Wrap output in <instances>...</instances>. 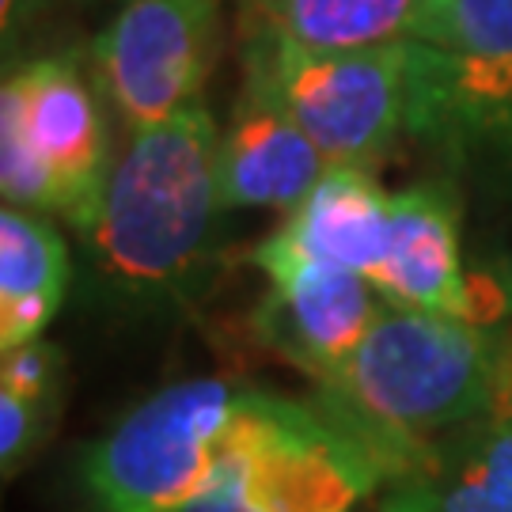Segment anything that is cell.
<instances>
[{
	"instance_id": "6da1fadb",
	"label": "cell",
	"mask_w": 512,
	"mask_h": 512,
	"mask_svg": "<svg viewBox=\"0 0 512 512\" xmlns=\"http://www.w3.org/2000/svg\"><path fill=\"white\" fill-rule=\"evenodd\" d=\"M220 129L205 107L133 129L110 167L99 213L80 232L95 289L133 311L183 308L217 262Z\"/></svg>"
},
{
	"instance_id": "7a4b0ae2",
	"label": "cell",
	"mask_w": 512,
	"mask_h": 512,
	"mask_svg": "<svg viewBox=\"0 0 512 512\" xmlns=\"http://www.w3.org/2000/svg\"><path fill=\"white\" fill-rule=\"evenodd\" d=\"M505 334L414 308H387L315 406L365 448L384 482L440 433L501 410Z\"/></svg>"
},
{
	"instance_id": "3957f363",
	"label": "cell",
	"mask_w": 512,
	"mask_h": 512,
	"mask_svg": "<svg viewBox=\"0 0 512 512\" xmlns=\"http://www.w3.org/2000/svg\"><path fill=\"white\" fill-rule=\"evenodd\" d=\"M403 50V133L452 164L512 167V0H421Z\"/></svg>"
},
{
	"instance_id": "277c9868",
	"label": "cell",
	"mask_w": 512,
	"mask_h": 512,
	"mask_svg": "<svg viewBox=\"0 0 512 512\" xmlns=\"http://www.w3.org/2000/svg\"><path fill=\"white\" fill-rule=\"evenodd\" d=\"M103 88L73 54L8 65L0 88V190L31 213L88 232L110 179Z\"/></svg>"
},
{
	"instance_id": "5b68a950",
	"label": "cell",
	"mask_w": 512,
	"mask_h": 512,
	"mask_svg": "<svg viewBox=\"0 0 512 512\" xmlns=\"http://www.w3.org/2000/svg\"><path fill=\"white\" fill-rule=\"evenodd\" d=\"M380 486L372 456L315 403L247 387L217 475L183 512H349Z\"/></svg>"
},
{
	"instance_id": "8992f818",
	"label": "cell",
	"mask_w": 512,
	"mask_h": 512,
	"mask_svg": "<svg viewBox=\"0 0 512 512\" xmlns=\"http://www.w3.org/2000/svg\"><path fill=\"white\" fill-rule=\"evenodd\" d=\"M247 387L194 376L160 387L84 452L99 512H183L205 494Z\"/></svg>"
},
{
	"instance_id": "52a82bcc",
	"label": "cell",
	"mask_w": 512,
	"mask_h": 512,
	"mask_svg": "<svg viewBox=\"0 0 512 512\" xmlns=\"http://www.w3.org/2000/svg\"><path fill=\"white\" fill-rule=\"evenodd\" d=\"M243 92L262 95L311 137L330 167H372L406 126L403 42L368 50H304L243 42Z\"/></svg>"
},
{
	"instance_id": "ba28073f",
	"label": "cell",
	"mask_w": 512,
	"mask_h": 512,
	"mask_svg": "<svg viewBox=\"0 0 512 512\" xmlns=\"http://www.w3.org/2000/svg\"><path fill=\"white\" fill-rule=\"evenodd\" d=\"M220 50V0H122L95 38V80L129 129L202 107Z\"/></svg>"
},
{
	"instance_id": "9c48e42d",
	"label": "cell",
	"mask_w": 512,
	"mask_h": 512,
	"mask_svg": "<svg viewBox=\"0 0 512 512\" xmlns=\"http://www.w3.org/2000/svg\"><path fill=\"white\" fill-rule=\"evenodd\" d=\"M251 262L270 277V293L255 311L258 346L308 372L315 384L330 380L380 319L376 285L342 266L277 251L266 239L251 251Z\"/></svg>"
},
{
	"instance_id": "30bf717a",
	"label": "cell",
	"mask_w": 512,
	"mask_h": 512,
	"mask_svg": "<svg viewBox=\"0 0 512 512\" xmlns=\"http://www.w3.org/2000/svg\"><path fill=\"white\" fill-rule=\"evenodd\" d=\"M372 285L391 308L456 315L478 327L505 315L501 285L463 274L459 198L448 183L406 186L391 198V251L372 274Z\"/></svg>"
},
{
	"instance_id": "8fae6325",
	"label": "cell",
	"mask_w": 512,
	"mask_h": 512,
	"mask_svg": "<svg viewBox=\"0 0 512 512\" xmlns=\"http://www.w3.org/2000/svg\"><path fill=\"white\" fill-rule=\"evenodd\" d=\"M380 512H512V410L429 440L380 486Z\"/></svg>"
},
{
	"instance_id": "7c38bea8",
	"label": "cell",
	"mask_w": 512,
	"mask_h": 512,
	"mask_svg": "<svg viewBox=\"0 0 512 512\" xmlns=\"http://www.w3.org/2000/svg\"><path fill=\"white\" fill-rule=\"evenodd\" d=\"M327 156L262 95L239 92L228 129H220V194L228 209L293 213L327 175Z\"/></svg>"
},
{
	"instance_id": "4fadbf2b",
	"label": "cell",
	"mask_w": 512,
	"mask_h": 512,
	"mask_svg": "<svg viewBox=\"0 0 512 512\" xmlns=\"http://www.w3.org/2000/svg\"><path fill=\"white\" fill-rule=\"evenodd\" d=\"M266 243L372 281L391 251V198L365 167H327L319 186Z\"/></svg>"
},
{
	"instance_id": "5bb4252c",
	"label": "cell",
	"mask_w": 512,
	"mask_h": 512,
	"mask_svg": "<svg viewBox=\"0 0 512 512\" xmlns=\"http://www.w3.org/2000/svg\"><path fill=\"white\" fill-rule=\"evenodd\" d=\"M69 247L54 220L4 205L0 213V353L38 342L69 293Z\"/></svg>"
},
{
	"instance_id": "9a60e30c",
	"label": "cell",
	"mask_w": 512,
	"mask_h": 512,
	"mask_svg": "<svg viewBox=\"0 0 512 512\" xmlns=\"http://www.w3.org/2000/svg\"><path fill=\"white\" fill-rule=\"evenodd\" d=\"M421 0H236L239 35L304 50H368L403 42Z\"/></svg>"
},
{
	"instance_id": "2e32d148",
	"label": "cell",
	"mask_w": 512,
	"mask_h": 512,
	"mask_svg": "<svg viewBox=\"0 0 512 512\" xmlns=\"http://www.w3.org/2000/svg\"><path fill=\"white\" fill-rule=\"evenodd\" d=\"M61 387H65V357L50 342H27L8 349L0 361V391L19 395L27 403L61 410Z\"/></svg>"
},
{
	"instance_id": "e0dca14e",
	"label": "cell",
	"mask_w": 512,
	"mask_h": 512,
	"mask_svg": "<svg viewBox=\"0 0 512 512\" xmlns=\"http://www.w3.org/2000/svg\"><path fill=\"white\" fill-rule=\"evenodd\" d=\"M54 421H57L54 406L27 403L19 395L0 391V463H4V478L16 475L19 467L50 440Z\"/></svg>"
},
{
	"instance_id": "ac0fdd59",
	"label": "cell",
	"mask_w": 512,
	"mask_h": 512,
	"mask_svg": "<svg viewBox=\"0 0 512 512\" xmlns=\"http://www.w3.org/2000/svg\"><path fill=\"white\" fill-rule=\"evenodd\" d=\"M50 0H0V23H4V50L12 54L23 31L35 23L42 12H46Z\"/></svg>"
},
{
	"instance_id": "d6986e66",
	"label": "cell",
	"mask_w": 512,
	"mask_h": 512,
	"mask_svg": "<svg viewBox=\"0 0 512 512\" xmlns=\"http://www.w3.org/2000/svg\"><path fill=\"white\" fill-rule=\"evenodd\" d=\"M501 410H512V334H505V395H501Z\"/></svg>"
}]
</instances>
